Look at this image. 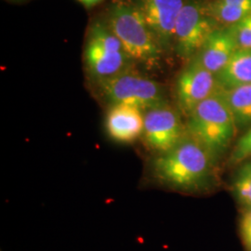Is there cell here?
I'll return each mask as SVG.
<instances>
[{"mask_svg":"<svg viewBox=\"0 0 251 251\" xmlns=\"http://www.w3.org/2000/svg\"><path fill=\"white\" fill-rule=\"evenodd\" d=\"M220 89L215 74L206 69L196 56L179 74L176 83L180 110L189 116L200 102Z\"/></svg>","mask_w":251,"mask_h":251,"instance_id":"obj_8","label":"cell"},{"mask_svg":"<svg viewBox=\"0 0 251 251\" xmlns=\"http://www.w3.org/2000/svg\"><path fill=\"white\" fill-rule=\"evenodd\" d=\"M239 49L230 28H217L198 52V58L210 72H220Z\"/></svg>","mask_w":251,"mask_h":251,"instance_id":"obj_11","label":"cell"},{"mask_svg":"<svg viewBox=\"0 0 251 251\" xmlns=\"http://www.w3.org/2000/svg\"><path fill=\"white\" fill-rule=\"evenodd\" d=\"M224 90L225 98L233 114L235 125L251 124V84Z\"/></svg>","mask_w":251,"mask_h":251,"instance_id":"obj_13","label":"cell"},{"mask_svg":"<svg viewBox=\"0 0 251 251\" xmlns=\"http://www.w3.org/2000/svg\"><path fill=\"white\" fill-rule=\"evenodd\" d=\"M143 110L126 104L111 105L106 117L109 136L115 141L129 144L136 141L144 132Z\"/></svg>","mask_w":251,"mask_h":251,"instance_id":"obj_10","label":"cell"},{"mask_svg":"<svg viewBox=\"0 0 251 251\" xmlns=\"http://www.w3.org/2000/svg\"><path fill=\"white\" fill-rule=\"evenodd\" d=\"M84 63L93 81L132 69L135 63L103 21L94 22L89 28L84 49Z\"/></svg>","mask_w":251,"mask_h":251,"instance_id":"obj_4","label":"cell"},{"mask_svg":"<svg viewBox=\"0 0 251 251\" xmlns=\"http://www.w3.org/2000/svg\"><path fill=\"white\" fill-rule=\"evenodd\" d=\"M163 50L173 45L174 32L184 0H133Z\"/></svg>","mask_w":251,"mask_h":251,"instance_id":"obj_9","label":"cell"},{"mask_svg":"<svg viewBox=\"0 0 251 251\" xmlns=\"http://www.w3.org/2000/svg\"><path fill=\"white\" fill-rule=\"evenodd\" d=\"M219 23L207 11L206 6L198 1L184 3L176 23L173 44L179 56L192 60L215 31Z\"/></svg>","mask_w":251,"mask_h":251,"instance_id":"obj_6","label":"cell"},{"mask_svg":"<svg viewBox=\"0 0 251 251\" xmlns=\"http://www.w3.org/2000/svg\"><path fill=\"white\" fill-rule=\"evenodd\" d=\"M82 5H84L86 8H91L96 5H98L102 0H77Z\"/></svg>","mask_w":251,"mask_h":251,"instance_id":"obj_19","label":"cell"},{"mask_svg":"<svg viewBox=\"0 0 251 251\" xmlns=\"http://www.w3.org/2000/svg\"><path fill=\"white\" fill-rule=\"evenodd\" d=\"M100 99L111 105L126 104L143 111L167 103L161 85L129 69L111 77L94 81Z\"/></svg>","mask_w":251,"mask_h":251,"instance_id":"obj_5","label":"cell"},{"mask_svg":"<svg viewBox=\"0 0 251 251\" xmlns=\"http://www.w3.org/2000/svg\"><path fill=\"white\" fill-rule=\"evenodd\" d=\"M213 157L193 137L183 138L171 151L152 163V172L162 183L181 191L204 187L209 179Z\"/></svg>","mask_w":251,"mask_h":251,"instance_id":"obj_1","label":"cell"},{"mask_svg":"<svg viewBox=\"0 0 251 251\" xmlns=\"http://www.w3.org/2000/svg\"><path fill=\"white\" fill-rule=\"evenodd\" d=\"M224 4L231 5L238 8L251 9V0H218Z\"/></svg>","mask_w":251,"mask_h":251,"instance_id":"obj_18","label":"cell"},{"mask_svg":"<svg viewBox=\"0 0 251 251\" xmlns=\"http://www.w3.org/2000/svg\"><path fill=\"white\" fill-rule=\"evenodd\" d=\"M189 135L202 144L212 157L225 152L233 140L235 122L224 90L204 100L188 116Z\"/></svg>","mask_w":251,"mask_h":251,"instance_id":"obj_3","label":"cell"},{"mask_svg":"<svg viewBox=\"0 0 251 251\" xmlns=\"http://www.w3.org/2000/svg\"><path fill=\"white\" fill-rule=\"evenodd\" d=\"M240 232L247 251H251V208L246 209L240 222Z\"/></svg>","mask_w":251,"mask_h":251,"instance_id":"obj_17","label":"cell"},{"mask_svg":"<svg viewBox=\"0 0 251 251\" xmlns=\"http://www.w3.org/2000/svg\"><path fill=\"white\" fill-rule=\"evenodd\" d=\"M105 23L134 63L148 69L159 65L163 50L133 1H114Z\"/></svg>","mask_w":251,"mask_h":251,"instance_id":"obj_2","label":"cell"},{"mask_svg":"<svg viewBox=\"0 0 251 251\" xmlns=\"http://www.w3.org/2000/svg\"><path fill=\"white\" fill-rule=\"evenodd\" d=\"M233 192L246 209L251 208V163L244 165L233 181Z\"/></svg>","mask_w":251,"mask_h":251,"instance_id":"obj_14","label":"cell"},{"mask_svg":"<svg viewBox=\"0 0 251 251\" xmlns=\"http://www.w3.org/2000/svg\"><path fill=\"white\" fill-rule=\"evenodd\" d=\"M144 141L156 152L171 151L183 139V127L179 115L168 103L144 112Z\"/></svg>","mask_w":251,"mask_h":251,"instance_id":"obj_7","label":"cell"},{"mask_svg":"<svg viewBox=\"0 0 251 251\" xmlns=\"http://www.w3.org/2000/svg\"><path fill=\"white\" fill-rule=\"evenodd\" d=\"M251 156V128L239 139L233 149L231 162L237 164Z\"/></svg>","mask_w":251,"mask_h":251,"instance_id":"obj_16","label":"cell"},{"mask_svg":"<svg viewBox=\"0 0 251 251\" xmlns=\"http://www.w3.org/2000/svg\"><path fill=\"white\" fill-rule=\"evenodd\" d=\"M216 78L225 90L251 84V49H238Z\"/></svg>","mask_w":251,"mask_h":251,"instance_id":"obj_12","label":"cell"},{"mask_svg":"<svg viewBox=\"0 0 251 251\" xmlns=\"http://www.w3.org/2000/svg\"><path fill=\"white\" fill-rule=\"evenodd\" d=\"M228 27L239 49H251V14Z\"/></svg>","mask_w":251,"mask_h":251,"instance_id":"obj_15","label":"cell"}]
</instances>
